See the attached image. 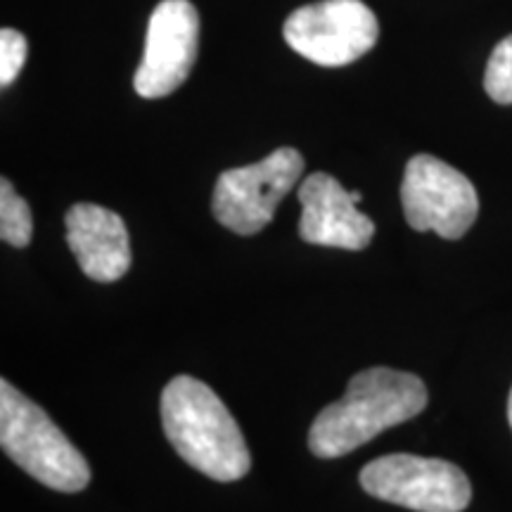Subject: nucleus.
I'll list each match as a JSON object with an SVG mask.
<instances>
[{"label": "nucleus", "mask_w": 512, "mask_h": 512, "mask_svg": "<svg viewBox=\"0 0 512 512\" xmlns=\"http://www.w3.org/2000/svg\"><path fill=\"white\" fill-rule=\"evenodd\" d=\"M427 406V387L418 375L392 368L361 370L347 394L318 413L309 448L318 458H339L368 444L389 427L408 422Z\"/></svg>", "instance_id": "nucleus-1"}, {"label": "nucleus", "mask_w": 512, "mask_h": 512, "mask_svg": "<svg viewBox=\"0 0 512 512\" xmlns=\"http://www.w3.org/2000/svg\"><path fill=\"white\" fill-rule=\"evenodd\" d=\"M162 425L185 463L216 482H235L249 472L252 456L219 396L190 375H178L162 392Z\"/></svg>", "instance_id": "nucleus-2"}, {"label": "nucleus", "mask_w": 512, "mask_h": 512, "mask_svg": "<svg viewBox=\"0 0 512 512\" xmlns=\"http://www.w3.org/2000/svg\"><path fill=\"white\" fill-rule=\"evenodd\" d=\"M0 446L12 463L55 491L76 494L91 482V467L79 448L8 380L0 382Z\"/></svg>", "instance_id": "nucleus-3"}, {"label": "nucleus", "mask_w": 512, "mask_h": 512, "mask_svg": "<svg viewBox=\"0 0 512 512\" xmlns=\"http://www.w3.org/2000/svg\"><path fill=\"white\" fill-rule=\"evenodd\" d=\"M361 486L377 501L418 512H463L472 501L470 479L441 458L392 453L361 470Z\"/></svg>", "instance_id": "nucleus-4"}, {"label": "nucleus", "mask_w": 512, "mask_h": 512, "mask_svg": "<svg viewBox=\"0 0 512 512\" xmlns=\"http://www.w3.org/2000/svg\"><path fill=\"white\" fill-rule=\"evenodd\" d=\"M283 36L294 53L320 67H347L375 48V12L363 0H320L287 17Z\"/></svg>", "instance_id": "nucleus-5"}, {"label": "nucleus", "mask_w": 512, "mask_h": 512, "mask_svg": "<svg viewBox=\"0 0 512 512\" xmlns=\"http://www.w3.org/2000/svg\"><path fill=\"white\" fill-rule=\"evenodd\" d=\"M304 171V157L294 147H280L261 162L223 171L216 181V221L238 235H254L273 221L275 209Z\"/></svg>", "instance_id": "nucleus-6"}, {"label": "nucleus", "mask_w": 512, "mask_h": 512, "mask_svg": "<svg viewBox=\"0 0 512 512\" xmlns=\"http://www.w3.org/2000/svg\"><path fill=\"white\" fill-rule=\"evenodd\" d=\"M401 204L408 226L418 233L463 238L479 214V197L470 178L432 155H415L406 164Z\"/></svg>", "instance_id": "nucleus-7"}, {"label": "nucleus", "mask_w": 512, "mask_h": 512, "mask_svg": "<svg viewBox=\"0 0 512 512\" xmlns=\"http://www.w3.org/2000/svg\"><path fill=\"white\" fill-rule=\"evenodd\" d=\"M200 50V12L190 0H162L147 24L145 53L136 79L140 98H166L181 88Z\"/></svg>", "instance_id": "nucleus-8"}, {"label": "nucleus", "mask_w": 512, "mask_h": 512, "mask_svg": "<svg viewBox=\"0 0 512 512\" xmlns=\"http://www.w3.org/2000/svg\"><path fill=\"white\" fill-rule=\"evenodd\" d=\"M299 235L304 242L323 247H337L358 252L366 249L375 235V223L368 219L342 188V183L330 174H311L299 188Z\"/></svg>", "instance_id": "nucleus-9"}, {"label": "nucleus", "mask_w": 512, "mask_h": 512, "mask_svg": "<svg viewBox=\"0 0 512 512\" xmlns=\"http://www.w3.org/2000/svg\"><path fill=\"white\" fill-rule=\"evenodd\" d=\"M67 242L81 271L98 283H114L131 268V242L126 223L98 204H74L64 216Z\"/></svg>", "instance_id": "nucleus-10"}, {"label": "nucleus", "mask_w": 512, "mask_h": 512, "mask_svg": "<svg viewBox=\"0 0 512 512\" xmlns=\"http://www.w3.org/2000/svg\"><path fill=\"white\" fill-rule=\"evenodd\" d=\"M34 233L29 204L17 195L8 178L0 181V238L12 247H27Z\"/></svg>", "instance_id": "nucleus-11"}, {"label": "nucleus", "mask_w": 512, "mask_h": 512, "mask_svg": "<svg viewBox=\"0 0 512 512\" xmlns=\"http://www.w3.org/2000/svg\"><path fill=\"white\" fill-rule=\"evenodd\" d=\"M484 91L498 105H512V36H505L489 57Z\"/></svg>", "instance_id": "nucleus-12"}, {"label": "nucleus", "mask_w": 512, "mask_h": 512, "mask_svg": "<svg viewBox=\"0 0 512 512\" xmlns=\"http://www.w3.org/2000/svg\"><path fill=\"white\" fill-rule=\"evenodd\" d=\"M29 43L22 31L5 27L0 31V86L8 88L27 62Z\"/></svg>", "instance_id": "nucleus-13"}, {"label": "nucleus", "mask_w": 512, "mask_h": 512, "mask_svg": "<svg viewBox=\"0 0 512 512\" xmlns=\"http://www.w3.org/2000/svg\"><path fill=\"white\" fill-rule=\"evenodd\" d=\"M508 420H510V427H512V389H510V399H508Z\"/></svg>", "instance_id": "nucleus-14"}, {"label": "nucleus", "mask_w": 512, "mask_h": 512, "mask_svg": "<svg viewBox=\"0 0 512 512\" xmlns=\"http://www.w3.org/2000/svg\"><path fill=\"white\" fill-rule=\"evenodd\" d=\"M351 197H354V202H356V204L363 200V195H361V192H358V190H354V192H351Z\"/></svg>", "instance_id": "nucleus-15"}]
</instances>
